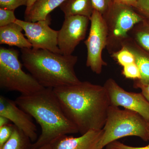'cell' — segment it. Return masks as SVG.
<instances>
[{
    "label": "cell",
    "instance_id": "1",
    "mask_svg": "<svg viewBox=\"0 0 149 149\" xmlns=\"http://www.w3.org/2000/svg\"><path fill=\"white\" fill-rule=\"evenodd\" d=\"M53 89L67 117L81 135L103 129L110 106L103 85L80 81Z\"/></svg>",
    "mask_w": 149,
    "mask_h": 149
},
{
    "label": "cell",
    "instance_id": "2",
    "mask_svg": "<svg viewBox=\"0 0 149 149\" xmlns=\"http://www.w3.org/2000/svg\"><path fill=\"white\" fill-rule=\"evenodd\" d=\"M20 108L40 125L41 133L35 143H51L59 137L79 133L67 117L53 89L43 88L29 95H21L15 100Z\"/></svg>",
    "mask_w": 149,
    "mask_h": 149
},
{
    "label": "cell",
    "instance_id": "3",
    "mask_svg": "<svg viewBox=\"0 0 149 149\" xmlns=\"http://www.w3.org/2000/svg\"><path fill=\"white\" fill-rule=\"evenodd\" d=\"M21 52L23 65L44 88L54 89L81 81L74 71L77 56L32 48L21 49Z\"/></svg>",
    "mask_w": 149,
    "mask_h": 149
},
{
    "label": "cell",
    "instance_id": "4",
    "mask_svg": "<svg viewBox=\"0 0 149 149\" xmlns=\"http://www.w3.org/2000/svg\"><path fill=\"white\" fill-rule=\"evenodd\" d=\"M148 124V120L136 112L110 105L97 149H103L110 143L128 136L149 141Z\"/></svg>",
    "mask_w": 149,
    "mask_h": 149
},
{
    "label": "cell",
    "instance_id": "5",
    "mask_svg": "<svg viewBox=\"0 0 149 149\" xmlns=\"http://www.w3.org/2000/svg\"><path fill=\"white\" fill-rule=\"evenodd\" d=\"M19 52L14 49L0 48V87L21 95H29L44 88L31 74L23 71Z\"/></svg>",
    "mask_w": 149,
    "mask_h": 149
},
{
    "label": "cell",
    "instance_id": "6",
    "mask_svg": "<svg viewBox=\"0 0 149 149\" xmlns=\"http://www.w3.org/2000/svg\"><path fill=\"white\" fill-rule=\"evenodd\" d=\"M103 17L107 29L106 48L111 54L122 48L130 31L144 19L133 7L113 1Z\"/></svg>",
    "mask_w": 149,
    "mask_h": 149
},
{
    "label": "cell",
    "instance_id": "7",
    "mask_svg": "<svg viewBox=\"0 0 149 149\" xmlns=\"http://www.w3.org/2000/svg\"><path fill=\"white\" fill-rule=\"evenodd\" d=\"M90 22L89 35L84 42L87 50L86 65L94 73L100 74L107 65L102 58L107 43V29L103 15L97 11L94 10Z\"/></svg>",
    "mask_w": 149,
    "mask_h": 149
},
{
    "label": "cell",
    "instance_id": "8",
    "mask_svg": "<svg viewBox=\"0 0 149 149\" xmlns=\"http://www.w3.org/2000/svg\"><path fill=\"white\" fill-rule=\"evenodd\" d=\"M51 20L49 15L46 19L37 22H29L17 19L15 22L22 27L24 35L32 45V49L47 50L61 54L58 45V31L50 27Z\"/></svg>",
    "mask_w": 149,
    "mask_h": 149
},
{
    "label": "cell",
    "instance_id": "9",
    "mask_svg": "<svg viewBox=\"0 0 149 149\" xmlns=\"http://www.w3.org/2000/svg\"><path fill=\"white\" fill-rule=\"evenodd\" d=\"M103 86L107 93L111 106L121 107L136 112L148 121L149 102L142 93L125 91L112 78L108 79Z\"/></svg>",
    "mask_w": 149,
    "mask_h": 149
},
{
    "label": "cell",
    "instance_id": "10",
    "mask_svg": "<svg viewBox=\"0 0 149 149\" xmlns=\"http://www.w3.org/2000/svg\"><path fill=\"white\" fill-rule=\"evenodd\" d=\"M90 22V19L80 15L65 17L58 34V45L61 54L72 55L77 46L85 39Z\"/></svg>",
    "mask_w": 149,
    "mask_h": 149
},
{
    "label": "cell",
    "instance_id": "11",
    "mask_svg": "<svg viewBox=\"0 0 149 149\" xmlns=\"http://www.w3.org/2000/svg\"><path fill=\"white\" fill-rule=\"evenodd\" d=\"M0 116H4L21 130L32 142L37 141V128L32 117L12 100L0 96Z\"/></svg>",
    "mask_w": 149,
    "mask_h": 149
},
{
    "label": "cell",
    "instance_id": "12",
    "mask_svg": "<svg viewBox=\"0 0 149 149\" xmlns=\"http://www.w3.org/2000/svg\"><path fill=\"white\" fill-rule=\"evenodd\" d=\"M103 129L89 130L80 137L64 135L51 143L53 149H97Z\"/></svg>",
    "mask_w": 149,
    "mask_h": 149
},
{
    "label": "cell",
    "instance_id": "13",
    "mask_svg": "<svg viewBox=\"0 0 149 149\" xmlns=\"http://www.w3.org/2000/svg\"><path fill=\"white\" fill-rule=\"evenodd\" d=\"M122 47L127 48L135 56L141 76L140 80H136L142 84H149V51L142 47L130 37L123 42Z\"/></svg>",
    "mask_w": 149,
    "mask_h": 149
},
{
    "label": "cell",
    "instance_id": "14",
    "mask_svg": "<svg viewBox=\"0 0 149 149\" xmlns=\"http://www.w3.org/2000/svg\"><path fill=\"white\" fill-rule=\"evenodd\" d=\"M22 30V27L15 22L0 27V44L21 49H31L32 45L24 37Z\"/></svg>",
    "mask_w": 149,
    "mask_h": 149
},
{
    "label": "cell",
    "instance_id": "15",
    "mask_svg": "<svg viewBox=\"0 0 149 149\" xmlns=\"http://www.w3.org/2000/svg\"><path fill=\"white\" fill-rule=\"evenodd\" d=\"M65 0H37L27 15L24 20L35 22L46 19L49 13L55 9L60 7Z\"/></svg>",
    "mask_w": 149,
    "mask_h": 149
},
{
    "label": "cell",
    "instance_id": "16",
    "mask_svg": "<svg viewBox=\"0 0 149 149\" xmlns=\"http://www.w3.org/2000/svg\"><path fill=\"white\" fill-rule=\"evenodd\" d=\"M60 8L65 17L80 15L90 19L95 10L91 0H65Z\"/></svg>",
    "mask_w": 149,
    "mask_h": 149
},
{
    "label": "cell",
    "instance_id": "17",
    "mask_svg": "<svg viewBox=\"0 0 149 149\" xmlns=\"http://www.w3.org/2000/svg\"><path fill=\"white\" fill-rule=\"evenodd\" d=\"M129 36L142 47L149 51V20L144 18L133 27Z\"/></svg>",
    "mask_w": 149,
    "mask_h": 149
},
{
    "label": "cell",
    "instance_id": "18",
    "mask_svg": "<svg viewBox=\"0 0 149 149\" xmlns=\"http://www.w3.org/2000/svg\"><path fill=\"white\" fill-rule=\"evenodd\" d=\"M31 142L30 139L15 125L10 139L0 149H27L32 144Z\"/></svg>",
    "mask_w": 149,
    "mask_h": 149
},
{
    "label": "cell",
    "instance_id": "19",
    "mask_svg": "<svg viewBox=\"0 0 149 149\" xmlns=\"http://www.w3.org/2000/svg\"><path fill=\"white\" fill-rule=\"evenodd\" d=\"M111 55L123 67L136 62L133 54L125 47H122L120 49L114 52Z\"/></svg>",
    "mask_w": 149,
    "mask_h": 149
},
{
    "label": "cell",
    "instance_id": "20",
    "mask_svg": "<svg viewBox=\"0 0 149 149\" xmlns=\"http://www.w3.org/2000/svg\"><path fill=\"white\" fill-rule=\"evenodd\" d=\"M122 74L125 78L134 80H140L141 78L140 70L136 62L123 67Z\"/></svg>",
    "mask_w": 149,
    "mask_h": 149
},
{
    "label": "cell",
    "instance_id": "21",
    "mask_svg": "<svg viewBox=\"0 0 149 149\" xmlns=\"http://www.w3.org/2000/svg\"><path fill=\"white\" fill-rule=\"evenodd\" d=\"M16 19L14 10L0 8V27L14 23Z\"/></svg>",
    "mask_w": 149,
    "mask_h": 149
},
{
    "label": "cell",
    "instance_id": "22",
    "mask_svg": "<svg viewBox=\"0 0 149 149\" xmlns=\"http://www.w3.org/2000/svg\"><path fill=\"white\" fill-rule=\"evenodd\" d=\"M28 0H0V8L15 10L21 6H27Z\"/></svg>",
    "mask_w": 149,
    "mask_h": 149
},
{
    "label": "cell",
    "instance_id": "23",
    "mask_svg": "<svg viewBox=\"0 0 149 149\" xmlns=\"http://www.w3.org/2000/svg\"><path fill=\"white\" fill-rule=\"evenodd\" d=\"M15 125L9 124L0 128V149L10 139L13 133Z\"/></svg>",
    "mask_w": 149,
    "mask_h": 149
},
{
    "label": "cell",
    "instance_id": "24",
    "mask_svg": "<svg viewBox=\"0 0 149 149\" xmlns=\"http://www.w3.org/2000/svg\"><path fill=\"white\" fill-rule=\"evenodd\" d=\"M94 10L104 15L111 5L112 0H91Z\"/></svg>",
    "mask_w": 149,
    "mask_h": 149
},
{
    "label": "cell",
    "instance_id": "25",
    "mask_svg": "<svg viewBox=\"0 0 149 149\" xmlns=\"http://www.w3.org/2000/svg\"><path fill=\"white\" fill-rule=\"evenodd\" d=\"M133 8L141 16L149 20V0H139Z\"/></svg>",
    "mask_w": 149,
    "mask_h": 149
},
{
    "label": "cell",
    "instance_id": "26",
    "mask_svg": "<svg viewBox=\"0 0 149 149\" xmlns=\"http://www.w3.org/2000/svg\"><path fill=\"white\" fill-rule=\"evenodd\" d=\"M105 149H149V144L146 146L136 147L130 146L116 141L108 144L105 147Z\"/></svg>",
    "mask_w": 149,
    "mask_h": 149
},
{
    "label": "cell",
    "instance_id": "27",
    "mask_svg": "<svg viewBox=\"0 0 149 149\" xmlns=\"http://www.w3.org/2000/svg\"><path fill=\"white\" fill-rule=\"evenodd\" d=\"M133 87L141 89V93L149 102V83L147 84H142L136 80H134Z\"/></svg>",
    "mask_w": 149,
    "mask_h": 149
},
{
    "label": "cell",
    "instance_id": "28",
    "mask_svg": "<svg viewBox=\"0 0 149 149\" xmlns=\"http://www.w3.org/2000/svg\"><path fill=\"white\" fill-rule=\"evenodd\" d=\"M27 149H53V148L51 143L39 145L33 143L30 145Z\"/></svg>",
    "mask_w": 149,
    "mask_h": 149
},
{
    "label": "cell",
    "instance_id": "29",
    "mask_svg": "<svg viewBox=\"0 0 149 149\" xmlns=\"http://www.w3.org/2000/svg\"><path fill=\"white\" fill-rule=\"evenodd\" d=\"M113 2L134 7L139 0H112Z\"/></svg>",
    "mask_w": 149,
    "mask_h": 149
},
{
    "label": "cell",
    "instance_id": "30",
    "mask_svg": "<svg viewBox=\"0 0 149 149\" xmlns=\"http://www.w3.org/2000/svg\"><path fill=\"white\" fill-rule=\"evenodd\" d=\"M10 121L7 118L0 116V128L9 124Z\"/></svg>",
    "mask_w": 149,
    "mask_h": 149
},
{
    "label": "cell",
    "instance_id": "31",
    "mask_svg": "<svg viewBox=\"0 0 149 149\" xmlns=\"http://www.w3.org/2000/svg\"><path fill=\"white\" fill-rule=\"evenodd\" d=\"M37 0H28L27 6H26V10L25 11V15H27V14L29 13V11L32 7V6L34 4V3Z\"/></svg>",
    "mask_w": 149,
    "mask_h": 149
},
{
    "label": "cell",
    "instance_id": "32",
    "mask_svg": "<svg viewBox=\"0 0 149 149\" xmlns=\"http://www.w3.org/2000/svg\"><path fill=\"white\" fill-rule=\"evenodd\" d=\"M148 140L149 141V120H148Z\"/></svg>",
    "mask_w": 149,
    "mask_h": 149
}]
</instances>
